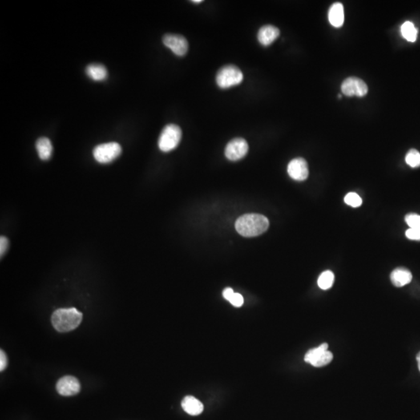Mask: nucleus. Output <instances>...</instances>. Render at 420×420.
Segmentation results:
<instances>
[{
  "instance_id": "f257e3e1",
  "label": "nucleus",
  "mask_w": 420,
  "mask_h": 420,
  "mask_svg": "<svg viewBox=\"0 0 420 420\" xmlns=\"http://www.w3.org/2000/svg\"><path fill=\"white\" fill-rule=\"evenodd\" d=\"M268 218L261 214H245L239 217L235 223V228L239 235L246 237L262 235L268 230Z\"/></svg>"
},
{
  "instance_id": "f8f14e48",
  "label": "nucleus",
  "mask_w": 420,
  "mask_h": 420,
  "mask_svg": "<svg viewBox=\"0 0 420 420\" xmlns=\"http://www.w3.org/2000/svg\"><path fill=\"white\" fill-rule=\"evenodd\" d=\"M280 30L272 25L262 26L258 33V40L263 46H268L273 43L280 36Z\"/></svg>"
},
{
  "instance_id": "f3484780",
  "label": "nucleus",
  "mask_w": 420,
  "mask_h": 420,
  "mask_svg": "<svg viewBox=\"0 0 420 420\" xmlns=\"http://www.w3.org/2000/svg\"><path fill=\"white\" fill-rule=\"evenodd\" d=\"M86 75L94 81L105 80L107 77V69L100 64H90L86 69Z\"/></svg>"
},
{
  "instance_id": "7ed1b4c3",
  "label": "nucleus",
  "mask_w": 420,
  "mask_h": 420,
  "mask_svg": "<svg viewBox=\"0 0 420 420\" xmlns=\"http://www.w3.org/2000/svg\"><path fill=\"white\" fill-rule=\"evenodd\" d=\"M182 131L179 126L170 124L163 128L158 140L159 150L163 152H170L175 150L182 139Z\"/></svg>"
},
{
  "instance_id": "393cba45",
  "label": "nucleus",
  "mask_w": 420,
  "mask_h": 420,
  "mask_svg": "<svg viewBox=\"0 0 420 420\" xmlns=\"http://www.w3.org/2000/svg\"><path fill=\"white\" fill-rule=\"evenodd\" d=\"M9 246H10V242H9L7 237L1 236L0 237V255H1V258L7 252Z\"/></svg>"
},
{
  "instance_id": "5701e85b",
  "label": "nucleus",
  "mask_w": 420,
  "mask_h": 420,
  "mask_svg": "<svg viewBox=\"0 0 420 420\" xmlns=\"http://www.w3.org/2000/svg\"><path fill=\"white\" fill-rule=\"evenodd\" d=\"M405 236L409 240H420V227L409 228L405 232Z\"/></svg>"
},
{
  "instance_id": "bb28decb",
  "label": "nucleus",
  "mask_w": 420,
  "mask_h": 420,
  "mask_svg": "<svg viewBox=\"0 0 420 420\" xmlns=\"http://www.w3.org/2000/svg\"><path fill=\"white\" fill-rule=\"evenodd\" d=\"M234 293H235V292H234V290H233L231 288H226V289L223 291V297H224L226 300H228V301L231 300V298L232 297Z\"/></svg>"
},
{
  "instance_id": "6ab92c4d",
  "label": "nucleus",
  "mask_w": 420,
  "mask_h": 420,
  "mask_svg": "<svg viewBox=\"0 0 420 420\" xmlns=\"http://www.w3.org/2000/svg\"><path fill=\"white\" fill-rule=\"evenodd\" d=\"M335 281L334 273L332 271L327 270L323 272L317 280V285L321 289L326 290L330 289Z\"/></svg>"
},
{
  "instance_id": "c85d7f7f",
  "label": "nucleus",
  "mask_w": 420,
  "mask_h": 420,
  "mask_svg": "<svg viewBox=\"0 0 420 420\" xmlns=\"http://www.w3.org/2000/svg\"><path fill=\"white\" fill-rule=\"evenodd\" d=\"M417 362H418V368L420 371V360H417Z\"/></svg>"
},
{
  "instance_id": "dca6fc26",
  "label": "nucleus",
  "mask_w": 420,
  "mask_h": 420,
  "mask_svg": "<svg viewBox=\"0 0 420 420\" xmlns=\"http://www.w3.org/2000/svg\"><path fill=\"white\" fill-rule=\"evenodd\" d=\"M36 150L42 160H48L52 155L53 147L51 141L46 137H42L36 142Z\"/></svg>"
},
{
  "instance_id": "6e6552de",
  "label": "nucleus",
  "mask_w": 420,
  "mask_h": 420,
  "mask_svg": "<svg viewBox=\"0 0 420 420\" xmlns=\"http://www.w3.org/2000/svg\"><path fill=\"white\" fill-rule=\"evenodd\" d=\"M163 43L178 56H184L188 52V41L181 34H165L163 36Z\"/></svg>"
},
{
  "instance_id": "cd10ccee",
  "label": "nucleus",
  "mask_w": 420,
  "mask_h": 420,
  "mask_svg": "<svg viewBox=\"0 0 420 420\" xmlns=\"http://www.w3.org/2000/svg\"><path fill=\"white\" fill-rule=\"evenodd\" d=\"M191 2H193V3H201V2H203V0H193V1H191Z\"/></svg>"
},
{
  "instance_id": "a878e982",
  "label": "nucleus",
  "mask_w": 420,
  "mask_h": 420,
  "mask_svg": "<svg viewBox=\"0 0 420 420\" xmlns=\"http://www.w3.org/2000/svg\"><path fill=\"white\" fill-rule=\"evenodd\" d=\"M8 360L6 353L3 350L0 351V370L2 371L7 367Z\"/></svg>"
},
{
  "instance_id": "2eb2a0df",
  "label": "nucleus",
  "mask_w": 420,
  "mask_h": 420,
  "mask_svg": "<svg viewBox=\"0 0 420 420\" xmlns=\"http://www.w3.org/2000/svg\"><path fill=\"white\" fill-rule=\"evenodd\" d=\"M328 21L335 27H340L344 23L343 5L340 2L332 4L328 11Z\"/></svg>"
},
{
  "instance_id": "a211bd4d",
  "label": "nucleus",
  "mask_w": 420,
  "mask_h": 420,
  "mask_svg": "<svg viewBox=\"0 0 420 420\" xmlns=\"http://www.w3.org/2000/svg\"><path fill=\"white\" fill-rule=\"evenodd\" d=\"M401 34L408 42H414L417 38L418 30L416 28L413 23L406 21L404 23L401 28Z\"/></svg>"
},
{
  "instance_id": "20e7f679",
  "label": "nucleus",
  "mask_w": 420,
  "mask_h": 420,
  "mask_svg": "<svg viewBox=\"0 0 420 420\" xmlns=\"http://www.w3.org/2000/svg\"><path fill=\"white\" fill-rule=\"evenodd\" d=\"M244 76L238 67L234 65L223 66L218 71L216 80L218 86L222 89H227L240 84Z\"/></svg>"
},
{
  "instance_id": "9d476101",
  "label": "nucleus",
  "mask_w": 420,
  "mask_h": 420,
  "mask_svg": "<svg viewBox=\"0 0 420 420\" xmlns=\"http://www.w3.org/2000/svg\"><path fill=\"white\" fill-rule=\"evenodd\" d=\"M287 171L291 179L298 182H303L308 179L309 175L308 164L304 158H295L288 164Z\"/></svg>"
},
{
  "instance_id": "412c9836",
  "label": "nucleus",
  "mask_w": 420,
  "mask_h": 420,
  "mask_svg": "<svg viewBox=\"0 0 420 420\" xmlns=\"http://www.w3.org/2000/svg\"><path fill=\"white\" fill-rule=\"evenodd\" d=\"M344 201H345V203L347 205H349V206L353 207V208L360 207L363 203L362 199H361L360 195L358 194L355 193V192H349V193L347 194L345 196Z\"/></svg>"
},
{
  "instance_id": "b1692460",
  "label": "nucleus",
  "mask_w": 420,
  "mask_h": 420,
  "mask_svg": "<svg viewBox=\"0 0 420 420\" xmlns=\"http://www.w3.org/2000/svg\"><path fill=\"white\" fill-rule=\"evenodd\" d=\"M229 302L236 308H240L244 304V298L240 293H235L229 300Z\"/></svg>"
},
{
  "instance_id": "aec40b11",
  "label": "nucleus",
  "mask_w": 420,
  "mask_h": 420,
  "mask_svg": "<svg viewBox=\"0 0 420 420\" xmlns=\"http://www.w3.org/2000/svg\"><path fill=\"white\" fill-rule=\"evenodd\" d=\"M405 162L413 168L420 167V153L415 149L409 150L405 156Z\"/></svg>"
},
{
  "instance_id": "423d86ee",
  "label": "nucleus",
  "mask_w": 420,
  "mask_h": 420,
  "mask_svg": "<svg viewBox=\"0 0 420 420\" xmlns=\"http://www.w3.org/2000/svg\"><path fill=\"white\" fill-rule=\"evenodd\" d=\"M122 154V147L118 143H104L94 148V159L100 163H108L115 160Z\"/></svg>"
},
{
  "instance_id": "4468645a",
  "label": "nucleus",
  "mask_w": 420,
  "mask_h": 420,
  "mask_svg": "<svg viewBox=\"0 0 420 420\" xmlns=\"http://www.w3.org/2000/svg\"><path fill=\"white\" fill-rule=\"evenodd\" d=\"M182 409L191 416H199L203 413L204 405L193 396H186L182 401Z\"/></svg>"
},
{
  "instance_id": "1a4fd4ad",
  "label": "nucleus",
  "mask_w": 420,
  "mask_h": 420,
  "mask_svg": "<svg viewBox=\"0 0 420 420\" xmlns=\"http://www.w3.org/2000/svg\"><path fill=\"white\" fill-rule=\"evenodd\" d=\"M248 151V144L245 139L242 138H236L232 139L225 149V156L231 161H236L241 159L247 155Z\"/></svg>"
},
{
  "instance_id": "9b49d317",
  "label": "nucleus",
  "mask_w": 420,
  "mask_h": 420,
  "mask_svg": "<svg viewBox=\"0 0 420 420\" xmlns=\"http://www.w3.org/2000/svg\"><path fill=\"white\" fill-rule=\"evenodd\" d=\"M57 392L62 396H73L80 391V384L73 376H65L58 380L56 385Z\"/></svg>"
},
{
  "instance_id": "4be33fe9",
  "label": "nucleus",
  "mask_w": 420,
  "mask_h": 420,
  "mask_svg": "<svg viewBox=\"0 0 420 420\" xmlns=\"http://www.w3.org/2000/svg\"><path fill=\"white\" fill-rule=\"evenodd\" d=\"M405 222L410 228L420 227V216L417 213H409L405 216Z\"/></svg>"
},
{
  "instance_id": "0eeeda50",
  "label": "nucleus",
  "mask_w": 420,
  "mask_h": 420,
  "mask_svg": "<svg viewBox=\"0 0 420 420\" xmlns=\"http://www.w3.org/2000/svg\"><path fill=\"white\" fill-rule=\"evenodd\" d=\"M341 92L348 97H364L368 93V85L357 77H349L343 81L341 86Z\"/></svg>"
},
{
  "instance_id": "f03ea898",
  "label": "nucleus",
  "mask_w": 420,
  "mask_h": 420,
  "mask_svg": "<svg viewBox=\"0 0 420 420\" xmlns=\"http://www.w3.org/2000/svg\"><path fill=\"white\" fill-rule=\"evenodd\" d=\"M83 314L76 308H61L52 314V323L59 332L73 331L80 325Z\"/></svg>"
},
{
  "instance_id": "ddd939ff",
  "label": "nucleus",
  "mask_w": 420,
  "mask_h": 420,
  "mask_svg": "<svg viewBox=\"0 0 420 420\" xmlns=\"http://www.w3.org/2000/svg\"><path fill=\"white\" fill-rule=\"evenodd\" d=\"M390 278L394 287H402L410 284L413 280V275L407 268L400 267L392 271Z\"/></svg>"
},
{
  "instance_id": "39448f33",
  "label": "nucleus",
  "mask_w": 420,
  "mask_h": 420,
  "mask_svg": "<svg viewBox=\"0 0 420 420\" xmlns=\"http://www.w3.org/2000/svg\"><path fill=\"white\" fill-rule=\"evenodd\" d=\"M328 343L321 344L320 346L310 349L306 353L304 361L312 364L315 368H321L330 364L333 359V354L328 351Z\"/></svg>"
}]
</instances>
